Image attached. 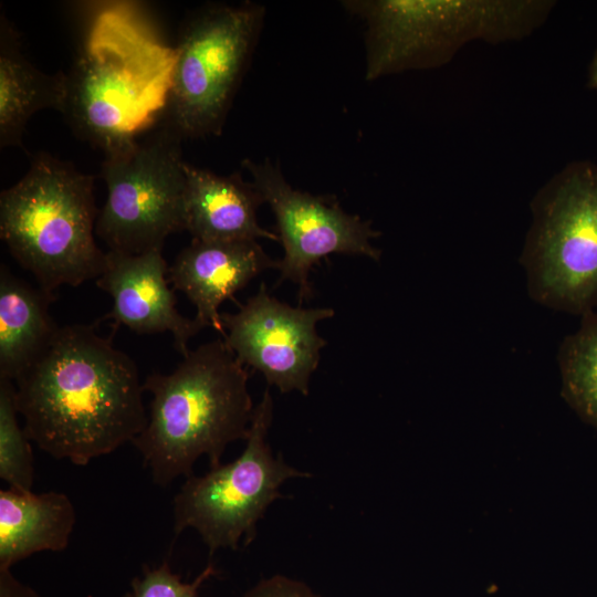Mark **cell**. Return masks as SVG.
Segmentation results:
<instances>
[{"label":"cell","mask_w":597,"mask_h":597,"mask_svg":"<svg viewBox=\"0 0 597 597\" xmlns=\"http://www.w3.org/2000/svg\"><path fill=\"white\" fill-rule=\"evenodd\" d=\"M178 51L151 38L119 8L98 13L65 74L61 113L106 155L129 148L168 106Z\"/></svg>","instance_id":"3"},{"label":"cell","mask_w":597,"mask_h":597,"mask_svg":"<svg viewBox=\"0 0 597 597\" xmlns=\"http://www.w3.org/2000/svg\"><path fill=\"white\" fill-rule=\"evenodd\" d=\"M248 379L223 338L189 350L169 374L147 376L150 411L133 444L156 485L190 476L202 455L217 467L228 444L247 440L254 412Z\"/></svg>","instance_id":"2"},{"label":"cell","mask_w":597,"mask_h":597,"mask_svg":"<svg viewBox=\"0 0 597 597\" xmlns=\"http://www.w3.org/2000/svg\"><path fill=\"white\" fill-rule=\"evenodd\" d=\"M334 316L326 307H293L271 296L264 283L235 313H221L222 337L238 359L260 371L281 392L308 395L326 341L318 322Z\"/></svg>","instance_id":"11"},{"label":"cell","mask_w":597,"mask_h":597,"mask_svg":"<svg viewBox=\"0 0 597 597\" xmlns=\"http://www.w3.org/2000/svg\"><path fill=\"white\" fill-rule=\"evenodd\" d=\"M243 597H317L312 589L302 582L282 575L259 582L248 590Z\"/></svg>","instance_id":"21"},{"label":"cell","mask_w":597,"mask_h":597,"mask_svg":"<svg viewBox=\"0 0 597 597\" xmlns=\"http://www.w3.org/2000/svg\"><path fill=\"white\" fill-rule=\"evenodd\" d=\"M520 262L530 296L575 315L597 306V165L573 161L531 201Z\"/></svg>","instance_id":"6"},{"label":"cell","mask_w":597,"mask_h":597,"mask_svg":"<svg viewBox=\"0 0 597 597\" xmlns=\"http://www.w3.org/2000/svg\"><path fill=\"white\" fill-rule=\"evenodd\" d=\"M0 146L22 145L25 125L38 111H62L65 74H46L20 50L18 33L1 14L0 22Z\"/></svg>","instance_id":"17"},{"label":"cell","mask_w":597,"mask_h":597,"mask_svg":"<svg viewBox=\"0 0 597 597\" xmlns=\"http://www.w3.org/2000/svg\"><path fill=\"white\" fill-rule=\"evenodd\" d=\"M217 573L209 562L195 580L186 583L171 570L167 561L155 568L144 565L143 575L132 580L130 591L125 597H198L201 585Z\"/></svg>","instance_id":"20"},{"label":"cell","mask_w":597,"mask_h":597,"mask_svg":"<svg viewBox=\"0 0 597 597\" xmlns=\"http://www.w3.org/2000/svg\"><path fill=\"white\" fill-rule=\"evenodd\" d=\"M184 168L186 230L192 240L280 241L258 222L256 210L264 201L252 182H244L240 174L219 176L188 163Z\"/></svg>","instance_id":"14"},{"label":"cell","mask_w":597,"mask_h":597,"mask_svg":"<svg viewBox=\"0 0 597 597\" xmlns=\"http://www.w3.org/2000/svg\"><path fill=\"white\" fill-rule=\"evenodd\" d=\"M264 15L251 2L211 6L184 25L165 124L181 138L221 134Z\"/></svg>","instance_id":"8"},{"label":"cell","mask_w":597,"mask_h":597,"mask_svg":"<svg viewBox=\"0 0 597 597\" xmlns=\"http://www.w3.org/2000/svg\"><path fill=\"white\" fill-rule=\"evenodd\" d=\"M94 180L73 165L36 155L27 174L0 195V235L39 287L96 280L106 253L96 245Z\"/></svg>","instance_id":"5"},{"label":"cell","mask_w":597,"mask_h":597,"mask_svg":"<svg viewBox=\"0 0 597 597\" xmlns=\"http://www.w3.org/2000/svg\"><path fill=\"white\" fill-rule=\"evenodd\" d=\"M55 294L0 269V379L15 381L59 329L49 313Z\"/></svg>","instance_id":"16"},{"label":"cell","mask_w":597,"mask_h":597,"mask_svg":"<svg viewBox=\"0 0 597 597\" xmlns=\"http://www.w3.org/2000/svg\"><path fill=\"white\" fill-rule=\"evenodd\" d=\"M181 137L164 125L148 138L106 155L101 176L107 198L95 233L109 251L142 254L186 230V174Z\"/></svg>","instance_id":"9"},{"label":"cell","mask_w":597,"mask_h":597,"mask_svg":"<svg viewBox=\"0 0 597 597\" xmlns=\"http://www.w3.org/2000/svg\"><path fill=\"white\" fill-rule=\"evenodd\" d=\"M76 512L61 492L0 491V572L38 552H61L70 542Z\"/></svg>","instance_id":"15"},{"label":"cell","mask_w":597,"mask_h":597,"mask_svg":"<svg viewBox=\"0 0 597 597\" xmlns=\"http://www.w3.org/2000/svg\"><path fill=\"white\" fill-rule=\"evenodd\" d=\"M276 264L256 240H192L169 266L168 281L196 306L197 323L223 337L220 305Z\"/></svg>","instance_id":"13"},{"label":"cell","mask_w":597,"mask_h":597,"mask_svg":"<svg viewBox=\"0 0 597 597\" xmlns=\"http://www.w3.org/2000/svg\"><path fill=\"white\" fill-rule=\"evenodd\" d=\"M168 270L161 249L142 254L108 251L96 285L113 298V307L103 320H112L115 327L124 325L136 334L169 332L184 357L190 350L188 341L202 327L177 311Z\"/></svg>","instance_id":"12"},{"label":"cell","mask_w":597,"mask_h":597,"mask_svg":"<svg viewBox=\"0 0 597 597\" xmlns=\"http://www.w3.org/2000/svg\"><path fill=\"white\" fill-rule=\"evenodd\" d=\"M562 395L585 422L597 427V312L582 315L579 328L565 337L557 355Z\"/></svg>","instance_id":"18"},{"label":"cell","mask_w":597,"mask_h":597,"mask_svg":"<svg viewBox=\"0 0 597 597\" xmlns=\"http://www.w3.org/2000/svg\"><path fill=\"white\" fill-rule=\"evenodd\" d=\"M0 597H42L34 589L18 580L10 570L0 572Z\"/></svg>","instance_id":"22"},{"label":"cell","mask_w":597,"mask_h":597,"mask_svg":"<svg viewBox=\"0 0 597 597\" xmlns=\"http://www.w3.org/2000/svg\"><path fill=\"white\" fill-rule=\"evenodd\" d=\"M242 167L276 219L284 249L276 264L277 284L285 280L296 284L301 303L312 296L310 272L321 259L333 253L380 259V250L371 244L380 233L370 221L346 213L332 200L294 189L269 159L256 163L247 158Z\"/></svg>","instance_id":"10"},{"label":"cell","mask_w":597,"mask_h":597,"mask_svg":"<svg viewBox=\"0 0 597 597\" xmlns=\"http://www.w3.org/2000/svg\"><path fill=\"white\" fill-rule=\"evenodd\" d=\"M588 86L597 90V50L591 60L588 72Z\"/></svg>","instance_id":"23"},{"label":"cell","mask_w":597,"mask_h":597,"mask_svg":"<svg viewBox=\"0 0 597 597\" xmlns=\"http://www.w3.org/2000/svg\"><path fill=\"white\" fill-rule=\"evenodd\" d=\"M15 386L0 379V478L9 488L31 490L33 453L24 428L19 425Z\"/></svg>","instance_id":"19"},{"label":"cell","mask_w":597,"mask_h":597,"mask_svg":"<svg viewBox=\"0 0 597 597\" xmlns=\"http://www.w3.org/2000/svg\"><path fill=\"white\" fill-rule=\"evenodd\" d=\"M272 415L266 388L254 407L242 453L203 475L186 478L172 501L175 538L188 527L196 530L210 558L220 548L238 549L241 541L247 546L255 538L256 524L269 505L283 498L282 483L311 475L289 465L281 454L273 455L266 440Z\"/></svg>","instance_id":"7"},{"label":"cell","mask_w":597,"mask_h":597,"mask_svg":"<svg viewBox=\"0 0 597 597\" xmlns=\"http://www.w3.org/2000/svg\"><path fill=\"white\" fill-rule=\"evenodd\" d=\"M135 362L95 325L59 327L15 380V399L31 441L52 458L85 467L133 442L148 416Z\"/></svg>","instance_id":"1"},{"label":"cell","mask_w":597,"mask_h":597,"mask_svg":"<svg viewBox=\"0 0 597 597\" xmlns=\"http://www.w3.org/2000/svg\"><path fill=\"white\" fill-rule=\"evenodd\" d=\"M343 6L365 22L366 80L443 66L467 44L531 35L549 0H369Z\"/></svg>","instance_id":"4"}]
</instances>
